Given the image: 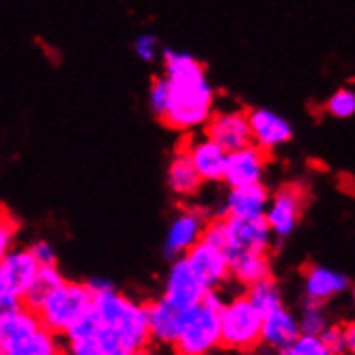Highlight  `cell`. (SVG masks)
I'll return each mask as SVG.
<instances>
[{
    "instance_id": "6da1fadb",
    "label": "cell",
    "mask_w": 355,
    "mask_h": 355,
    "mask_svg": "<svg viewBox=\"0 0 355 355\" xmlns=\"http://www.w3.org/2000/svg\"><path fill=\"white\" fill-rule=\"evenodd\" d=\"M159 62L171 89L162 123L183 134L202 130L216 110V89L205 65L194 54L171 48L162 50Z\"/></svg>"
},
{
    "instance_id": "7a4b0ae2",
    "label": "cell",
    "mask_w": 355,
    "mask_h": 355,
    "mask_svg": "<svg viewBox=\"0 0 355 355\" xmlns=\"http://www.w3.org/2000/svg\"><path fill=\"white\" fill-rule=\"evenodd\" d=\"M93 312L103 325L121 338L130 355L144 353L151 347L147 310H144L142 302L128 297L116 291V286H110L93 293Z\"/></svg>"
},
{
    "instance_id": "3957f363",
    "label": "cell",
    "mask_w": 355,
    "mask_h": 355,
    "mask_svg": "<svg viewBox=\"0 0 355 355\" xmlns=\"http://www.w3.org/2000/svg\"><path fill=\"white\" fill-rule=\"evenodd\" d=\"M60 336L39 321L37 312L22 306L0 321V355H62Z\"/></svg>"
},
{
    "instance_id": "277c9868",
    "label": "cell",
    "mask_w": 355,
    "mask_h": 355,
    "mask_svg": "<svg viewBox=\"0 0 355 355\" xmlns=\"http://www.w3.org/2000/svg\"><path fill=\"white\" fill-rule=\"evenodd\" d=\"M220 291H207L198 306L185 315L179 338L173 347L177 355H211L220 349V319L224 308Z\"/></svg>"
},
{
    "instance_id": "5b68a950",
    "label": "cell",
    "mask_w": 355,
    "mask_h": 355,
    "mask_svg": "<svg viewBox=\"0 0 355 355\" xmlns=\"http://www.w3.org/2000/svg\"><path fill=\"white\" fill-rule=\"evenodd\" d=\"M93 308V291L87 282L62 280L35 310L39 321L58 336L65 334Z\"/></svg>"
},
{
    "instance_id": "8992f818",
    "label": "cell",
    "mask_w": 355,
    "mask_h": 355,
    "mask_svg": "<svg viewBox=\"0 0 355 355\" xmlns=\"http://www.w3.org/2000/svg\"><path fill=\"white\" fill-rule=\"evenodd\" d=\"M263 315L243 295L224 302L220 319V347L235 353H252L261 347Z\"/></svg>"
},
{
    "instance_id": "52a82bcc",
    "label": "cell",
    "mask_w": 355,
    "mask_h": 355,
    "mask_svg": "<svg viewBox=\"0 0 355 355\" xmlns=\"http://www.w3.org/2000/svg\"><path fill=\"white\" fill-rule=\"evenodd\" d=\"M302 214H304V187L300 183H284L271 192L263 218L274 239L282 241L297 231Z\"/></svg>"
},
{
    "instance_id": "ba28073f",
    "label": "cell",
    "mask_w": 355,
    "mask_h": 355,
    "mask_svg": "<svg viewBox=\"0 0 355 355\" xmlns=\"http://www.w3.org/2000/svg\"><path fill=\"white\" fill-rule=\"evenodd\" d=\"M209 216L205 209L196 205H185L173 216L164 237V254L168 259L183 257L192 245H196L202 239L205 226L209 222Z\"/></svg>"
},
{
    "instance_id": "9c48e42d",
    "label": "cell",
    "mask_w": 355,
    "mask_h": 355,
    "mask_svg": "<svg viewBox=\"0 0 355 355\" xmlns=\"http://www.w3.org/2000/svg\"><path fill=\"white\" fill-rule=\"evenodd\" d=\"M224 226V245L222 250L228 254L241 252V250H254V252H271L274 235H271L265 218H231L222 216Z\"/></svg>"
},
{
    "instance_id": "30bf717a",
    "label": "cell",
    "mask_w": 355,
    "mask_h": 355,
    "mask_svg": "<svg viewBox=\"0 0 355 355\" xmlns=\"http://www.w3.org/2000/svg\"><path fill=\"white\" fill-rule=\"evenodd\" d=\"M194 276L202 282L207 291H220L228 280H231V267H228V257L222 248L200 239L183 254Z\"/></svg>"
},
{
    "instance_id": "8fae6325",
    "label": "cell",
    "mask_w": 355,
    "mask_h": 355,
    "mask_svg": "<svg viewBox=\"0 0 355 355\" xmlns=\"http://www.w3.org/2000/svg\"><path fill=\"white\" fill-rule=\"evenodd\" d=\"M248 123H250V136H252V144L267 155L278 151L284 144L293 140V123L286 116H282L276 110L269 108H250L248 110Z\"/></svg>"
},
{
    "instance_id": "7c38bea8",
    "label": "cell",
    "mask_w": 355,
    "mask_h": 355,
    "mask_svg": "<svg viewBox=\"0 0 355 355\" xmlns=\"http://www.w3.org/2000/svg\"><path fill=\"white\" fill-rule=\"evenodd\" d=\"M205 293H207V288L194 276V271L190 269V265H187L185 257L173 259L168 271H166L162 297L168 304H173L175 308L187 312L190 308L200 304Z\"/></svg>"
},
{
    "instance_id": "4fadbf2b",
    "label": "cell",
    "mask_w": 355,
    "mask_h": 355,
    "mask_svg": "<svg viewBox=\"0 0 355 355\" xmlns=\"http://www.w3.org/2000/svg\"><path fill=\"white\" fill-rule=\"evenodd\" d=\"M202 132L207 138L218 142L228 153L252 142V136H250V123H248V110H239V108L214 110V114L205 123Z\"/></svg>"
},
{
    "instance_id": "5bb4252c",
    "label": "cell",
    "mask_w": 355,
    "mask_h": 355,
    "mask_svg": "<svg viewBox=\"0 0 355 355\" xmlns=\"http://www.w3.org/2000/svg\"><path fill=\"white\" fill-rule=\"evenodd\" d=\"M265 173H267V153L250 142L245 147L235 149L226 155L222 183L226 187L254 185L265 181Z\"/></svg>"
},
{
    "instance_id": "9a60e30c",
    "label": "cell",
    "mask_w": 355,
    "mask_h": 355,
    "mask_svg": "<svg viewBox=\"0 0 355 355\" xmlns=\"http://www.w3.org/2000/svg\"><path fill=\"white\" fill-rule=\"evenodd\" d=\"M144 310H147V325H149L151 345L173 349L177 338H179V334H181V327H183L187 312L175 308L162 295L157 300H151V302L144 304Z\"/></svg>"
},
{
    "instance_id": "2e32d148",
    "label": "cell",
    "mask_w": 355,
    "mask_h": 355,
    "mask_svg": "<svg viewBox=\"0 0 355 355\" xmlns=\"http://www.w3.org/2000/svg\"><path fill=\"white\" fill-rule=\"evenodd\" d=\"M39 271V263L28 248H13L0 261V291L22 300Z\"/></svg>"
},
{
    "instance_id": "e0dca14e",
    "label": "cell",
    "mask_w": 355,
    "mask_h": 355,
    "mask_svg": "<svg viewBox=\"0 0 355 355\" xmlns=\"http://www.w3.org/2000/svg\"><path fill=\"white\" fill-rule=\"evenodd\" d=\"M181 147L187 153V157H190L202 183H222L228 151H224L218 142L207 138L205 134L183 140Z\"/></svg>"
},
{
    "instance_id": "ac0fdd59",
    "label": "cell",
    "mask_w": 355,
    "mask_h": 355,
    "mask_svg": "<svg viewBox=\"0 0 355 355\" xmlns=\"http://www.w3.org/2000/svg\"><path fill=\"white\" fill-rule=\"evenodd\" d=\"M271 190L263 183L228 187L222 198V214L231 218H263L269 205Z\"/></svg>"
},
{
    "instance_id": "d6986e66",
    "label": "cell",
    "mask_w": 355,
    "mask_h": 355,
    "mask_svg": "<svg viewBox=\"0 0 355 355\" xmlns=\"http://www.w3.org/2000/svg\"><path fill=\"white\" fill-rule=\"evenodd\" d=\"M349 288V278L338 269L327 265H308L304 269V295L306 302L327 304L329 300L343 295Z\"/></svg>"
},
{
    "instance_id": "ffe728a7",
    "label": "cell",
    "mask_w": 355,
    "mask_h": 355,
    "mask_svg": "<svg viewBox=\"0 0 355 355\" xmlns=\"http://www.w3.org/2000/svg\"><path fill=\"white\" fill-rule=\"evenodd\" d=\"M300 334H302V329H300L297 315H293L286 306H280L263 317L261 345L274 349V351H280L286 345L293 343Z\"/></svg>"
},
{
    "instance_id": "44dd1931",
    "label": "cell",
    "mask_w": 355,
    "mask_h": 355,
    "mask_svg": "<svg viewBox=\"0 0 355 355\" xmlns=\"http://www.w3.org/2000/svg\"><path fill=\"white\" fill-rule=\"evenodd\" d=\"M228 267H231V280L250 286L271 276V252H254V250L233 252L228 254Z\"/></svg>"
},
{
    "instance_id": "7402d4cb",
    "label": "cell",
    "mask_w": 355,
    "mask_h": 355,
    "mask_svg": "<svg viewBox=\"0 0 355 355\" xmlns=\"http://www.w3.org/2000/svg\"><path fill=\"white\" fill-rule=\"evenodd\" d=\"M166 183H168V190L179 196V198H192L200 192L202 181L192 166L190 157L183 151V147L173 155L168 171H166Z\"/></svg>"
},
{
    "instance_id": "603a6c76",
    "label": "cell",
    "mask_w": 355,
    "mask_h": 355,
    "mask_svg": "<svg viewBox=\"0 0 355 355\" xmlns=\"http://www.w3.org/2000/svg\"><path fill=\"white\" fill-rule=\"evenodd\" d=\"M62 280H65V276H62L58 265H39V271H37L35 280L31 282L28 291L24 293L22 304L31 310H37L41 306V302H44Z\"/></svg>"
},
{
    "instance_id": "cb8c5ba5",
    "label": "cell",
    "mask_w": 355,
    "mask_h": 355,
    "mask_svg": "<svg viewBox=\"0 0 355 355\" xmlns=\"http://www.w3.org/2000/svg\"><path fill=\"white\" fill-rule=\"evenodd\" d=\"M245 297L250 300L261 315H269L271 310H276L280 306H284V295H282V288L280 284L274 280V276H269L265 280H259L254 284L245 286Z\"/></svg>"
},
{
    "instance_id": "d4e9b609",
    "label": "cell",
    "mask_w": 355,
    "mask_h": 355,
    "mask_svg": "<svg viewBox=\"0 0 355 355\" xmlns=\"http://www.w3.org/2000/svg\"><path fill=\"white\" fill-rule=\"evenodd\" d=\"M300 329L302 334H310V336H319V334L329 325V317L325 304H317V302H306V306H302L300 312Z\"/></svg>"
},
{
    "instance_id": "484cf974",
    "label": "cell",
    "mask_w": 355,
    "mask_h": 355,
    "mask_svg": "<svg viewBox=\"0 0 355 355\" xmlns=\"http://www.w3.org/2000/svg\"><path fill=\"white\" fill-rule=\"evenodd\" d=\"M325 112L331 119H340V121L355 116V89L343 87L338 91H334L325 101Z\"/></svg>"
},
{
    "instance_id": "4316f807",
    "label": "cell",
    "mask_w": 355,
    "mask_h": 355,
    "mask_svg": "<svg viewBox=\"0 0 355 355\" xmlns=\"http://www.w3.org/2000/svg\"><path fill=\"white\" fill-rule=\"evenodd\" d=\"M276 355H336L327 349L321 336H310V334H300V336L286 345L284 349L276 351Z\"/></svg>"
},
{
    "instance_id": "83f0119b",
    "label": "cell",
    "mask_w": 355,
    "mask_h": 355,
    "mask_svg": "<svg viewBox=\"0 0 355 355\" xmlns=\"http://www.w3.org/2000/svg\"><path fill=\"white\" fill-rule=\"evenodd\" d=\"M168 95H171V89H168V80L164 78V73L155 76L149 85V91H147V103H149V110L162 121L164 112H166V106H168Z\"/></svg>"
},
{
    "instance_id": "f1b7e54d",
    "label": "cell",
    "mask_w": 355,
    "mask_h": 355,
    "mask_svg": "<svg viewBox=\"0 0 355 355\" xmlns=\"http://www.w3.org/2000/svg\"><path fill=\"white\" fill-rule=\"evenodd\" d=\"M132 50L136 54V58L140 62H147V65H153V62H157L162 58V44H159V39L157 35L153 33H142L134 39V44H132Z\"/></svg>"
},
{
    "instance_id": "f546056e",
    "label": "cell",
    "mask_w": 355,
    "mask_h": 355,
    "mask_svg": "<svg viewBox=\"0 0 355 355\" xmlns=\"http://www.w3.org/2000/svg\"><path fill=\"white\" fill-rule=\"evenodd\" d=\"M15 237H17L15 218L9 211H5V209H0V261L9 254V250L15 248Z\"/></svg>"
},
{
    "instance_id": "4dcf8cb0",
    "label": "cell",
    "mask_w": 355,
    "mask_h": 355,
    "mask_svg": "<svg viewBox=\"0 0 355 355\" xmlns=\"http://www.w3.org/2000/svg\"><path fill=\"white\" fill-rule=\"evenodd\" d=\"M28 250H31V254L35 257V261H37L39 265H58V263H56V261H58L56 250H54V245H52L50 241L39 239V241L31 243Z\"/></svg>"
},
{
    "instance_id": "1f68e13d",
    "label": "cell",
    "mask_w": 355,
    "mask_h": 355,
    "mask_svg": "<svg viewBox=\"0 0 355 355\" xmlns=\"http://www.w3.org/2000/svg\"><path fill=\"white\" fill-rule=\"evenodd\" d=\"M321 340L327 345L329 351H334L336 355H345V338H343V325H327L321 334Z\"/></svg>"
},
{
    "instance_id": "d6a6232c",
    "label": "cell",
    "mask_w": 355,
    "mask_h": 355,
    "mask_svg": "<svg viewBox=\"0 0 355 355\" xmlns=\"http://www.w3.org/2000/svg\"><path fill=\"white\" fill-rule=\"evenodd\" d=\"M22 306H24L22 300H17V297H13V295L3 293V291H0V321H3L7 315H11L13 310L22 308Z\"/></svg>"
},
{
    "instance_id": "836d02e7",
    "label": "cell",
    "mask_w": 355,
    "mask_h": 355,
    "mask_svg": "<svg viewBox=\"0 0 355 355\" xmlns=\"http://www.w3.org/2000/svg\"><path fill=\"white\" fill-rule=\"evenodd\" d=\"M343 338H345V355H355V321L343 325Z\"/></svg>"
},
{
    "instance_id": "e575fe53",
    "label": "cell",
    "mask_w": 355,
    "mask_h": 355,
    "mask_svg": "<svg viewBox=\"0 0 355 355\" xmlns=\"http://www.w3.org/2000/svg\"><path fill=\"white\" fill-rule=\"evenodd\" d=\"M351 300H353V306H355V286L351 288Z\"/></svg>"
},
{
    "instance_id": "d590c367",
    "label": "cell",
    "mask_w": 355,
    "mask_h": 355,
    "mask_svg": "<svg viewBox=\"0 0 355 355\" xmlns=\"http://www.w3.org/2000/svg\"><path fill=\"white\" fill-rule=\"evenodd\" d=\"M134 355H147V351H144V353H134Z\"/></svg>"
},
{
    "instance_id": "8d00e7d4",
    "label": "cell",
    "mask_w": 355,
    "mask_h": 355,
    "mask_svg": "<svg viewBox=\"0 0 355 355\" xmlns=\"http://www.w3.org/2000/svg\"><path fill=\"white\" fill-rule=\"evenodd\" d=\"M173 355H177V353H173Z\"/></svg>"
}]
</instances>
